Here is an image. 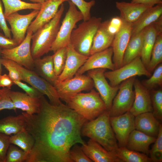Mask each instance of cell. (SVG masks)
Listing matches in <instances>:
<instances>
[{
  "mask_svg": "<svg viewBox=\"0 0 162 162\" xmlns=\"http://www.w3.org/2000/svg\"><path fill=\"white\" fill-rule=\"evenodd\" d=\"M39 112H22L25 130L34 140L26 162H71L70 150L75 144H85L81 130L87 120L67 105L52 104L40 98Z\"/></svg>",
  "mask_w": 162,
  "mask_h": 162,
  "instance_id": "cell-1",
  "label": "cell"
},
{
  "mask_svg": "<svg viewBox=\"0 0 162 162\" xmlns=\"http://www.w3.org/2000/svg\"><path fill=\"white\" fill-rule=\"evenodd\" d=\"M110 110H106L95 118L82 126L81 133L97 142L108 151L118 147L117 139L110 122Z\"/></svg>",
  "mask_w": 162,
  "mask_h": 162,
  "instance_id": "cell-2",
  "label": "cell"
},
{
  "mask_svg": "<svg viewBox=\"0 0 162 162\" xmlns=\"http://www.w3.org/2000/svg\"><path fill=\"white\" fill-rule=\"evenodd\" d=\"M64 9L63 3L54 18L33 34L31 51L34 60L40 58L50 51L59 29Z\"/></svg>",
  "mask_w": 162,
  "mask_h": 162,
  "instance_id": "cell-3",
  "label": "cell"
},
{
  "mask_svg": "<svg viewBox=\"0 0 162 162\" xmlns=\"http://www.w3.org/2000/svg\"><path fill=\"white\" fill-rule=\"evenodd\" d=\"M64 101L69 108L87 121L95 118L107 110L98 92L93 88L88 93L73 95Z\"/></svg>",
  "mask_w": 162,
  "mask_h": 162,
  "instance_id": "cell-4",
  "label": "cell"
},
{
  "mask_svg": "<svg viewBox=\"0 0 162 162\" xmlns=\"http://www.w3.org/2000/svg\"><path fill=\"white\" fill-rule=\"evenodd\" d=\"M101 21L100 17H91L73 30L69 44L76 51L82 55L90 56L94 37Z\"/></svg>",
  "mask_w": 162,
  "mask_h": 162,
  "instance_id": "cell-5",
  "label": "cell"
},
{
  "mask_svg": "<svg viewBox=\"0 0 162 162\" xmlns=\"http://www.w3.org/2000/svg\"><path fill=\"white\" fill-rule=\"evenodd\" d=\"M68 2V9L50 50V51L54 53L59 49L68 46L70 43L71 33L75 28L76 24L83 19L81 12L78 10L76 6L70 1Z\"/></svg>",
  "mask_w": 162,
  "mask_h": 162,
  "instance_id": "cell-6",
  "label": "cell"
},
{
  "mask_svg": "<svg viewBox=\"0 0 162 162\" xmlns=\"http://www.w3.org/2000/svg\"><path fill=\"white\" fill-rule=\"evenodd\" d=\"M10 61L20 73L22 80L28 83L44 95H46L51 104L58 105L62 103L54 86L32 70L25 68L10 60Z\"/></svg>",
  "mask_w": 162,
  "mask_h": 162,
  "instance_id": "cell-7",
  "label": "cell"
},
{
  "mask_svg": "<svg viewBox=\"0 0 162 162\" xmlns=\"http://www.w3.org/2000/svg\"><path fill=\"white\" fill-rule=\"evenodd\" d=\"M104 74L112 87L119 85L122 82L131 77L144 75L149 77L152 75L143 64L140 56L118 69L105 71Z\"/></svg>",
  "mask_w": 162,
  "mask_h": 162,
  "instance_id": "cell-8",
  "label": "cell"
},
{
  "mask_svg": "<svg viewBox=\"0 0 162 162\" xmlns=\"http://www.w3.org/2000/svg\"><path fill=\"white\" fill-rule=\"evenodd\" d=\"M136 78V76L130 78L119 85L110 110V117L119 116L129 111L134 99L133 84Z\"/></svg>",
  "mask_w": 162,
  "mask_h": 162,
  "instance_id": "cell-9",
  "label": "cell"
},
{
  "mask_svg": "<svg viewBox=\"0 0 162 162\" xmlns=\"http://www.w3.org/2000/svg\"><path fill=\"white\" fill-rule=\"evenodd\" d=\"M60 99L64 101L70 97L85 90H90L94 87L93 81L88 75H75L72 78L59 81L54 84Z\"/></svg>",
  "mask_w": 162,
  "mask_h": 162,
  "instance_id": "cell-10",
  "label": "cell"
},
{
  "mask_svg": "<svg viewBox=\"0 0 162 162\" xmlns=\"http://www.w3.org/2000/svg\"><path fill=\"white\" fill-rule=\"evenodd\" d=\"M33 32L27 31V34L22 42L17 46L11 49H2V57L13 61L26 68H34V60L32 57L31 42Z\"/></svg>",
  "mask_w": 162,
  "mask_h": 162,
  "instance_id": "cell-11",
  "label": "cell"
},
{
  "mask_svg": "<svg viewBox=\"0 0 162 162\" xmlns=\"http://www.w3.org/2000/svg\"><path fill=\"white\" fill-rule=\"evenodd\" d=\"M106 70L104 68L91 70L87 71V75L92 80L94 86L104 102L107 110H110L119 85L112 87L108 83L104 74Z\"/></svg>",
  "mask_w": 162,
  "mask_h": 162,
  "instance_id": "cell-12",
  "label": "cell"
},
{
  "mask_svg": "<svg viewBox=\"0 0 162 162\" xmlns=\"http://www.w3.org/2000/svg\"><path fill=\"white\" fill-rule=\"evenodd\" d=\"M135 116L129 111L119 116L110 117L111 125L118 142V147H126L131 133L135 129Z\"/></svg>",
  "mask_w": 162,
  "mask_h": 162,
  "instance_id": "cell-13",
  "label": "cell"
},
{
  "mask_svg": "<svg viewBox=\"0 0 162 162\" xmlns=\"http://www.w3.org/2000/svg\"><path fill=\"white\" fill-rule=\"evenodd\" d=\"M39 10H34L30 13L26 15L20 14L16 12L5 17L6 21L10 26L13 39L18 45L25 39L26 33L28 26L32 21L37 16Z\"/></svg>",
  "mask_w": 162,
  "mask_h": 162,
  "instance_id": "cell-14",
  "label": "cell"
},
{
  "mask_svg": "<svg viewBox=\"0 0 162 162\" xmlns=\"http://www.w3.org/2000/svg\"><path fill=\"white\" fill-rule=\"evenodd\" d=\"M132 24L123 21L121 28L115 36L111 47L115 69L122 66L124 52L131 35Z\"/></svg>",
  "mask_w": 162,
  "mask_h": 162,
  "instance_id": "cell-15",
  "label": "cell"
},
{
  "mask_svg": "<svg viewBox=\"0 0 162 162\" xmlns=\"http://www.w3.org/2000/svg\"><path fill=\"white\" fill-rule=\"evenodd\" d=\"M113 53L112 49L111 46L90 55L75 75L83 74L88 70L98 68L115 70V66L112 60Z\"/></svg>",
  "mask_w": 162,
  "mask_h": 162,
  "instance_id": "cell-16",
  "label": "cell"
},
{
  "mask_svg": "<svg viewBox=\"0 0 162 162\" xmlns=\"http://www.w3.org/2000/svg\"><path fill=\"white\" fill-rule=\"evenodd\" d=\"M135 97L129 112L135 116L141 113L152 112L153 108L150 92L135 78L133 84Z\"/></svg>",
  "mask_w": 162,
  "mask_h": 162,
  "instance_id": "cell-17",
  "label": "cell"
},
{
  "mask_svg": "<svg viewBox=\"0 0 162 162\" xmlns=\"http://www.w3.org/2000/svg\"><path fill=\"white\" fill-rule=\"evenodd\" d=\"M69 0H47L42 4L41 8L35 19L31 22L27 31L33 33L50 22L55 16L60 5Z\"/></svg>",
  "mask_w": 162,
  "mask_h": 162,
  "instance_id": "cell-18",
  "label": "cell"
},
{
  "mask_svg": "<svg viewBox=\"0 0 162 162\" xmlns=\"http://www.w3.org/2000/svg\"><path fill=\"white\" fill-rule=\"evenodd\" d=\"M66 47V59L63 70L57 78L59 81L73 77L89 57L77 52L70 44Z\"/></svg>",
  "mask_w": 162,
  "mask_h": 162,
  "instance_id": "cell-19",
  "label": "cell"
},
{
  "mask_svg": "<svg viewBox=\"0 0 162 162\" xmlns=\"http://www.w3.org/2000/svg\"><path fill=\"white\" fill-rule=\"evenodd\" d=\"M81 147L84 153L95 162H122L117 156L115 151H108L100 144L90 139L87 144Z\"/></svg>",
  "mask_w": 162,
  "mask_h": 162,
  "instance_id": "cell-20",
  "label": "cell"
},
{
  "mask_svg": "<svg viewBox=\"0 0 162 162\" xmlns=\"http://www.w3.org/2000/svg\"><path fill=\"white\" fill-rule=\"evenodd\" d=\"M10 97L14 106L29 114L38 113L40 105V98L31 97L26 93L10 90Z\"/></svg>",
  "mask_w": 162,
  "mask_h": 162,
  "instance_id": "cell-21",
  "label": "cell"
},
{
  "mask_svg": "<svg viewBox=\"0 0 162 162\" xmlns=\"http://www.w3.org/2000/svg\"><path fill=\"white\" fill-rule=\"evenodd\" d=\"M109 22L107 20L100 24L93 38L90 56L111 46L115 35L109 30Z\"/></svg>",
  "mask_w": 162,
  "mask_h": 162,
  "instance_id": "cell-22",
  "label": "cell"
},
{
  "mask_svg": "<svg viewBox=\"0 0 162 162\" xmlns=\"http://www.w3.org/2000/svg\"><path fill=\"white\" fill-rule=\"evenodd\" d=\"M134 124L135 129L156 138L161 124L152 112H145L135 116Z\"/></svg>",
  "mask_w": 162,
  "mask_h": 162,
  "instance_id": "cell-23",
  "label": "cell"
},
{
  "mask_svg": "<svg viewBox=\"0 0 162 162\" xmlns=\"http://www.w3.org/2000/svg\"><path fill=\"white\" fill-rule=\"evenodd\" d=\"M116 5L123 21L131 24L136 22L146 10L152 7L141 4L124 2H117Z\"/></svg>",
  "mask_w": 162,
  "mask_h": 162,
  "instance_id": "cell-24",
  "label": "cell"
},
{
  "mask_svg": "<svg viewBox=\"0 0 162 162\" xmlns=\"http://www.w3.org/2000/svg\"><path fill=\"white\" fill-rule=\"evenodd\" d=\"M156 138L134 129L129 136L126 147L130 150L142 152L148 155L149 153V146L154 143Z\"/></svg>",
  "mask_w": 162,
  "mask_h": 162,
  "instance_id": "cell-25",
  "label": "cell"
},
{
  "mask_svg": "<svg viewBox=\"0 0 162 162\" xmlns=\"http://www.w3.org/2000/svg\"><path fill=\"white\" fill-rule=\"evenodd\" d=\"M162 14V3L156 4L146 10L132 24L131 35L141 32L157 20Z\"/></svg>",
  "mask_w": 162,
  "mask_h": 162,
  "instance_id": "cell-26",
  "label": "cell"
},
{
  "mask_svg": "<svg viewBox=\"0 0 162 162\" xmlns=\"http://www.w3.org/2000/svg\"><path fill=\"white\" fill-rule=\"evenodd\" d=\"M154 22L144 29L140 58L146 68L150 62L152 50L158 33Z\"/></svg>",
  "mask_w": 162,
  "mask_h": 162,
  "instance_id": "cell-27",
  "label": "cell"
},
{
  "mask_svg": "<svg viewBox=\"0 0 162 162\" xmlns=\"http://www.w3.org/2000/svg\"><path fill=\"white\" fill-rule=\"evenodd\" d=\"M34 68L41 77L54 85L58 77L54 71L52 56L35 59Z\"/></svg>",
  "mask_w": 162,
  "mask_h": 162,
  "instance_id": "cell-28",
  "label": "cell"
},
{
  "mask_svg": "<svg viewBox=\"0 0 162 162\" xmlns=\"http://www.w3.org/2000/svg\"><path fill=\"white\" fill-rule=\"evenodd\" d=\"M26 124L23 115L9 116L0 119V133L8 135H14L25 130Z\"/></svg>",
  "mask_w": 162,
  "mask_h": 162,
  "instance_id": "cell-29",
  "label": "cell"
},
{
  "mask_svg": "<svg viewBox=\"0 0 162 162\" xmlns=\"http://www.w3.org/2000/svg\"><path fill=\"white\" fill-rule=\"evenodd\" d=\"M144 29L130 38L124 52L122 66L140 56L142 52Z\"/></svg>",
  "mask_w": 162,
  "mask_h": 162,
  "instance_id": "cell-30",
  "label": "cell"
},
{
  "mask_svg": "<svg viewBox=\"0 0 162 162\" xmlns=\"http://www.w3.org/2000/svg\"><path fill=\"white\" fill-rule=\"evenodd\" d=\"M115 151L117 156L122 162H152L147 154L130 150L126 147H118Z\"/></svg>",
  "mask_w": 162,
  "mask_h": 162,
  "instance_id": "cell-31",
  "label": "cell"
},
{
  "mask_svg": "<svg viewBox=\"0 0 162 162\" xmlns=\"http://www.w3.org/2000/svg\"><path fill=\"white\" fill-rule=\"evenodd\" d=\"M4 8L5 17L10 14L25 9L39 10L42 4L31 3L23 2L21 0H2Z\"/></svg>",
  "mask_w": 162,
  "mask_h": 162,
  "instance_id": "cell-32",
  "label": "cell"
},
{
  "mask_svg": "<svg viewBox=\"0 0 162 162\" xmlns=\"http://www.w3.org/2000/svg\"><path fill=\"white\" fill-rule=\"evenodd\" d=\"M10 143L14 145L28 154L30 153L34 144V140L26 130L10 136Z\"/></svg>",
  "mask_w": 162,
  "mask_h": 162,
  "instance_id": "cell-33",
  "label": "cell"
},
{
  "mask_svg": "<svg viewBox=\"0 0 162 162\" xmlns=\"http://www.w3.org/2000/svg\"><path fill=\"white\" fill-rule=\"evenodd\" d=\"M162 62V33H158L152 50L150 62L146 67L151 74Z\"/></svg>",
  "mask_w": 162,
  "mask_h": 162,
  "instance_id": "cell-34",
  "label": "cell"
},
{
  "mask_svg": "<svg viewBox=\"0 0 162 162\" xmlns=\"http://www.w3.org/2000/svg\"><path fill=\"white\" fill-rule=\"evenodd\" d=\"M141 82L148 90L155 89L162 86V64H159L155 69L153 74L148 79L142 80Z\"/></svg>",
  "mask_w": 162,
  "mask_h": 162,
  "instance_id": "cell-35",
  "label": "cell"
},
{
  "mask_svg": "<svg viewBox=\"0 0 162 162\" xmlns=\"http://www.w3.org/2000/svg\"><path fill=\"white\" fill-rule=\"evenodd\" d=\"M152 105L153 113L158 120H162V90L160 88L149 91Z\"/></svg>",
  "mask_w": 162,
  "mask_h": 162,
  "instance_id": "cell-36",
  "label": "cell"
},
{
  "mask_svg": "<svg viewBox=\"0 0 162 162\" xmlns=\"http://www.w3.org/2000/svg\"><path fill=\"white\" fill-rule=\"evenodd\" d=\"M28 155L18 146L11 144L7 152L5 162H26Z\"/></svg>",
  "mask_w": 162,
  "mask_h": 162,
  "instance_id": "cell-37",
  "label": "cell"
},
{
  "mask_svg": "<svg viewBox=\"0 0 162 162\" xmlns=\"http://www.w3.org/2000/svg\"><path fill=\"white\" fill-rule=\"evenodd\" d=\"M52 56L55 74L58 77L64 68L67 56V47L59 49Z\"/></svg>",
  "mask_w": 162,
  "mask_h": 162,
  "instance_id": "cell-38",
  "label": "cell"
},
{
  "mask_svg": "<svg viewBox=\"0 0 162 162\" xmlns=\"http://www.w3.org/2000/svg\"><path fill=\"white\" fill-rule=\"evenodd\" d=\"M149 154L152 162H161L162 161V126L160 128L158 135L154 142Z\"/></svg>",
  "mask_w": 162,
  "mask_h": 162,
  "instance_id": "cell-39",
  "label": "cell"
},
{
  "mask_svg": "<svg viewBox=\"0 0 162 162\" xmlns=\"http://www.w3.org/2000/svg\"><path fill=\"white\" fill-rule=\"evenodd\" d=\"M70 1L77 6L81 12L83 21H87L91 18L90 10L95 4L94 0H92L88 2L84 0H70Z\"/></svg>",
  "mask_w": 162,
  "mask_h": 162,
  "instance_id": "cell-40",
  "label": "cell"
},
{
  "mask_svg": "<svg viewBox=\"0 0 162 162\" xmlns=\"http://www.w3.org/2000/svg\"><path fill=\"white\" fill-rule=\"evenodd\" d=\"M69 157L71 162H92L83 151L81 147L75 144L71 148Z\"/></svg>",
  "mask_w": 162,
  "mask_h": 162,
  "instance_id": "cell-41",
  "label": "cell"
},
{
  "mask_svg": "<svg viewBox=\"0 0 162 162\" xmlns=\"http://www.w3.org/2000/svg\"><path fill=\"white\" fill-rule=\"evenodd\" d=\"M10 89L5 87L0 89V112L4 109L13 110L16 112V109L14 107L9 95Z\"/></svg>",
  "mask_w": 162,
  "mask_h": 162,
  "instance_id": "cell-42",
  "label": "cell"
},
{
  "mask_svg": "<svg viewBox=\"0 0 162 162\" xmlns=\"http://www.w3.org/2000/svg\"><path fill=\"white\" fill-rule=\"evenodd\" d=\"M2 65L8 71V76L13 81L22 80L20 73L10 63V60L4 57L0 58Z\"/></svg>",
  "mask_w": 162,
  "mask_h": 162,
  "instance_id": "cell-43",
  "label": "cell"
},
{
  "mask_svg": "<svg viewBox=\"0 0 162 162\" xmlns=\"http://www.w3.org/2000/svg\"><path fill=\"white\" fill-rule=\"evenodd\" d=\"M10 136L0 133V162H5L7 152L10 145Z\"/></svg>",
  "mask_w": 162,
  "mask_h": 162,
  "instance_id": "cell-44",
  "label": "cell"
},
{
  "mask_svg": "<svg viewBox=\"0 0 162 162\" xmlns=\"http://www.w3.org/2000/svg\"><path fill=\"white\" fill-rule=\"evenodd\" d=\"M15 84L23 90L28 95L31 97L40 98L44 95L32 86H29L26 83L22 82L21 81H13Z\"/></svg>",
  "mask_w": 162,
  "mask_h": 162,
  "instance_id": "cell-45",
  "label": "cell"
},
{
  "mask_svg": "<svg viewBox=\"0 0 162 162\" xmlns=\"http://www.w3.org/2000/svg\"><path fill=\"white\" fill-rule=\"evenodd\" d=\"M123 21L120 16H116L109 20L108 29L112 34L115 35L121 28Z\"/></svg>",
  "mask_w": 162,
  "mask_h": 162,
  "instance_id": "cell-46",
  "label": "cell"
},
{
  "mask_svg": "<svg viewBox=\"0 0 162 162\" xmlns=\"http://www.w3.org/2000/svg\"><path fill=\"white\" fill-rule=\"evenodd\" d=\"M18 45L14 39L8 38L0 33V47L2 49H11Z\"/></svg>",
  "mask_w": 162,
  "mask_h": 162,
  "instance_id": "cell-47",
  "label": "cell"
},
{
  "mask_svg": "<svg viewBox=\"0 0 162 162\" xmlns=\"http://www.w3.org/2000/svg\"><path fill=\"white\" fill-rule=\"evenodd\" d=\"M0 28L4 32L5 36L8 38H11L10 29L7 26L1 0H0Z\"/></svg>",
  "mask_w": 162,
  "mask_h": 162,
  "instance_id": "cell-48",
  "label": "cell"
},
{
  "mask_svg": "<svg viewBox=\"0 0 162 162\" xmlns=\"http://www.w3.org/2000/svg\"><path fill=\"white\" fill-rule=\"evenodd\" d=\"M13 84V81L8 75L4 74L0 75V87H5L10 89Z\"/></svg>",
  "mask_w": 162,
  "mask_h": 162,
  "instance_id": "cell-49",
  "label": "cell"
},
{
  "mask_svg": "<svg viewBox=\"0 0 162 162\" xmlns=\"http://www.w3.org/2000/svg\"><path fill=\"white\" fill-rule=\"evenodd\" d=\"M131 2L144 4L152 7L156 4L162 3V0H131Z\"/></svg>",
  "mask_w": 162,
  "mask_h": 162,
  "instance_id": "cell-50",
  "label": "cell"
},
{
  "mask_svg": "<svg viewBox=\"0 0 162 162\" xmlns=\"http://www.w3.org/2000/svg\"><path fill=\"white\" fill-rule=\"evenodd\" d=\"M32 2L42 4L45 1V0H29Z\"/></svg>",
  "mask_w": 162,
  "mask_h": 162,
  "instance_id": "cell-51",
  "label": "cell"
},
{
  "mask_svg": "<svg viewBox=\"0 0 162 162\" xmlns=\"http://www.w3.org/2000/svg\"><path fill=\"white\" fill-rule=\"evenodd\" d=\"M2 49L0 47V56L1 54V51L2 50ZM1 64L0 62V75H1L2 72V66H1Z\"/></svg>",
  "mask_w": 162,
  "mask_h": 162,
  "instance_id": "cell-52",
  "label": "cell"
},
{
  "mask_svg": "<svg viewBox=\"0 0 162 162\" xmlns=\"http://www.w3.org/2000/svg\"><path fill=\"white\" fill-rule=\"evenodd\" d=\"M46 0H45V1H46Z\"/></svg>",
  "mask_w": 162,
  "mask_h": 162,
  "instance_id": "cell-53",
  "label": "cell"
}]
</instances>
